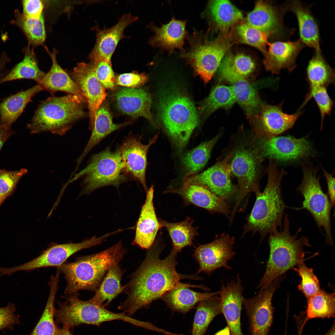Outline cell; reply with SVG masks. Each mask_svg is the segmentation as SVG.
<instances>
[{
    "label": "cell",
    "mask_w": 335,
    "mask_h": 335,
    "mask_svg": "<svg viewBox=\"0 0 335 335\" xmlns=\"http://www.w3.org/2000/svg\"><path fill=\"white\" fill-rule=\"evenodd\" d=\"M164 245L159 239L148 249L141 265L131 275L130 279L124 286L127 294L125 300L118 307L129 314L149 305L166 292L179 287L197 288L202 285L180 282L181 279H201L196 274L187 275L179 273L176 267L177 253L172 249L165 258H160Z\"/></svg>",
    "instance_id": "6da1fadb"
},
{
    "label": "cell",
    "mask_w": 335,
    "mask_h": 335,
    "mask_svg": "<svg viewBox=\"0 0 335 335\" xmlns=\"http://www.w3.org/2000/svg\"><path fill=\"white\" fill-rule=\"evenodd\" d=\"M126 252L119 241L104 251L79 257L74 262H65L58 267L66 282L65 294H77L81 290L96 291L108 270L118 264Z\"/></svg>",
    "instance_id": "7a4b0ae2"
},
{
    "label": "cell",
    "mask_w": 335,
    "mask_h": 335,
    "mask_svg": "<svg viewBox=\"0 0 335 335\" xmlns=\"http://www.w3.org/2000/svg\"><path fill=\"white\" fill-rule=\"evenodd\" d=\"M268 180L264 190L256 192V200L243 226V234L250 231L259 232L261 240L268 233L280 228L286 206L281 194V183L286 172L279 170L270 159L267 169Z\"/></svg>",
    "instance_id": "3957f363"
},
{
    "label": "cell",
    "mask_w": 335,
    "mask_h": 335,
    "mask_svg": "<svg viewBox=\"0 0 335 335\" xmlns=\"http://www.w3.org/2000/svg\"><path fill=\"white\" fill-rule=\"evenodd\" d=\"M287 214L285 215L283 229L270 233L268 242L270 253L265 272L257 288L270 284L289 270L303 262L306 252L304 248L311 247L308 238L302 236L297 239L300 228L294 235H291Z\"/></svg>",
    "instance_id": "277c9868"
},
{
    "label": "cell",
    "mask_w": 335,
    "mask_h": 335,
    "mask_svg": "<svg viewBox=\"0 0 335 335\" xmlns=\"http://www.w3.org/2000/svg\"><path fill=\"white\" fill-rule=\"evenodd\" d=\"M160 96L159 116L168 136L181 151L199 124L198 114L188 97L176 88H168Z\"/></svg>",
    "instance_id": "5b68a950"
},
{
    "label": "cell",
    "mask_w": 335,
    "mask_h": 335,
    "mask_svg": "<svg viewBox=\"0 0 335 335\" xmlns=\"http://www.w3.org/2000/svg\"><path fill=\"white\" fill-rule=\"evenodd\" d=\"M86 103L84 98L70 94L49 97L40 104L27 127L32 134L49 132L63 135L87 116Z\"/></svg>",
    "instance_id": "8992f818"
},
{
    "label": "cell",
    "mask_w": 335,
    "mask_h": 335,
    "mask_svg": "<svg viewBox=\"0 0 335 335\" xmlns=\"http://www.w3.org/2000/svg\"><path fill=\"white\" fill-rule=\"evenodd\" d=\"M227 32L221 33L215 39L209 40L200 32L187 34L189 50L181 52L180 57L193 67L195 72L206 83L218 69L223 57L232 43Z\"/></svg>",
    "instance_id": "52a82bcc"
},
{
    "label": "cell",
    "mask_w": 335,
    "mask_h": 335,
    "mask_svg": "<svg viewBox=\"0 0 335 335\" xmlns=\"http://www.w3.org/2000/svg\"><path fill=\"white\" fill-rule=\"evenodd\" d=\"M84 176L83 194L101 187L113 185L117 189L128 180L119 148L114 151L108 148L92 157L87 166L69 180L67 184Z\"/></svg>",
    "instance_id": "ba28073f"
},
{
    "label": "cell",
    "mask_w": 335,
    "mask_h": 335,
    "mask_svg": "<svg viewBox=\"0 0 335 335\" xmlns=\"http://www.w3.org/2000/svg\"><path fill=\"white\" fill-rule=\"evenodd\" d=\"M302 181L297 188L303 196L302 206L299 209H306L313 217L318 226L323 227L325 233V243L332 245L333 240L331 225L332 206L328 195L322 190L318 169L309 162L302 165Z\"/></svg>",
    "instance_id": "9c48e42d"
},
{
    "label": "cell",
    "mask_w": 335,
    "mask_h": 335,
    "mask_svg": "<svg viewBox=\"0 0 335 335\" xmlns=\"http://www.w3.org/2000/svg\"><path fill=\"white\" fill-rule=\"evenodd\" d=\"M285 275L279 276L268 286L261 288L254 297L244 298L243 305L248 318L250 335H269L273 318L272 297Z\"/></svg>",
    "instance_id": "30bf717a"
},
{
    "label": "cell",
    "mask_w": 335,
    "mask_h": 335,
    "mask_svg": "<svg viewBox=\"0 0 335 335\" xmlns=\"http://www.w3.org/2000/svg\"><path fill=\"white\" fill-rule=\"evenodd\" d=\"M111 235L108 233L100 237L93 236L90 239L77 243H68L53 245L47 249L37 257L20 266L4 268V275H11L20 271H29L36 269L61 265L71 256L84 249L90 248L102 243Z\"/></svg>",
    "instance_id": "8fae6325"
},
{
    "label": "cell",
    "mask_w": 335,
    "mask_h": 335,
    "mask_svg": "<svg viewBox=\"0 0 335 335\" xmlns=\"http://www.w3.org/2000/svg\"><path fill=\"white\" fill-rule=\"evenodd\" d=\"M286 12L282 6H276L260 0L256 2L253 10L249 12L246 23L267 34L276 41H288L294 29L286 27L284 16Z\"/></svg>",
    "instance_id": "7c38bea8"
},
{
    "label": "cell",
    "mask_w": 335,
    "mask_h": 335,
    "mask_svg": "<svg viewBox=\"0 0 335 335\" xmlns=\"http://www.w3.org/2000/svg\"><path fill=\"white\" fill-rule=\"evenodd\" d=\"M261 138L258 148L260 157L284 162L306 158L313 154L311 145L305 138L270 136Z\"/></svg>",
    "instance_id": "4fadbf2b"
},
{
    "label": "cell",
    "mask_w": 335,
    "mask_h": 335,
    "mask_svg": "<svg viewBox=\"0 0 335 335\" xmlns=\"http://www.w3.org/2000/svg\"><path fill=\"white\" fill-rule=\"evenodd\" d=\"M256 157V153L253 151L242 148L236 151L230 163L231 172L237 177L238 184L235 203L231 213V219L248 194L260 190L257 181Z\"/></svg>",
    "instance_id": "5bb4252c"
},
{
    "label": "cell",
    "mask_w": 335,
    "mask_h": 335,
    "mask_svg": "<svg viewBox=\"0 0 335 335\" xmlns=\"http://www.w3.org/2000/svg\"><path fill=\"white\" fill-rule=\"evenodd\" d=\"M234 238L224 233L216 235L212 242L201 245L195 250L193 256L198 262L197 272H203L210 275L215 270L224 267L227 270L232 268L227 264L235 254L233 250Z\"/></svg>",
    "instance_id": "9a60e30c"
},
{
    "label": "cell",
    "mask_w": 335,
    "mask_h": 335,
    "mask_svg": "<svg viewBox=\"0 0 335 335\" xmlns=\"http://www.w3.org/2000/svg\"><path fill=\"white\" fill-rule=\"evenodd\" d=\"M69 75L78 86L87 104L92 129L96 112L106 96L105 88L96 77L91 62L78 63Z\"/></svg>",
    "instance_id": "2e32d148"
},
{
    "label": "cell",
    "mask_w": 335,
    "mask_h": 335,
    "mask_svg": "<svg viewBox=\"0 0 335 335\" xmlns=\"http://www.w3.org/2000/svg\"><path fill=\"white\" fill-rule=\"evenodd\" d=\"M159 133L149 140L146 145L142 143L141 137H127L119 148L125 172L129 176L138 181L146 192L145 180L147 155L149 147L156 141Z\"/></svg>",
    "instance_id": "e0dca14e"
},
{
    "label": "cell",
    "mask_w": 335,
    "mask_h": 335,
    "mask_svg": "<svg viewBox=\"0 0 335 335\" xmlns=\"http://www.w3.org/2000/svg\"><path fill=\"white\" fill-rule=\"evenodd\" d=\"M283 103L273 105L261 103L259 113L250 118L259 136H276L283 133L293 127L302 114L300 110L293 114L284 113Z\"/></svg>",
    "instance_id": "ac0fdd59"
},
{
    "label": "cell",
    "mask_w": 335,
    "mask_h": 335,
    "mask_svg": "<svg viewBox=\"0 0 335 335\" xmlns=\"http://www.w3.org/2000/svg\"><path fill=\"white\" fill-rule=\"evenodd\" d=\"M233 154L228 155L201 173L185 176L183 180L202 184L208 188L218 196L226 200L237 191V187L232 184L231 179V163L229 162Z\"/></svg>",
    "instance_id": "d6986e66"
},
{
    "label": "cell",
    "mask_w": 335,
    "mask_h": 335,
    "mask_svg": "<svg viewBox=\"0 0 335 335\" xmlns=\"http://www.w3.org/2000/svg\"><path fill=\"white\" fill-rule=\"evenodd\" d=\"M164 193L179 195L185 205L193 204L211 212L219 213L229 217L230 211L226 200L202 184L183 181L181 186L168 189Z\"/></svg>",
    "instance_id": "ffe728a7"
},
{
    "label": "cell",
    "mask_w": 335,
    "mask_h": 335,
    "mask_svg": "<svg viewBox=\"0 0 335 335\" xmlns=\"http://www.w3.org/2000/svg\"><path fill=\"white\" fill-rule=\"evenodd\" d=\"M268 46L263 63L266 70L275 74L282 69L293 71L298 54L306 47L299 39L293 41H275L269 43Z\"/></svg>",
    "instance_id": "44dd1931"
},
{
    "label": "cell",
    "mask_w": 335,
    "mask_h": 335,
    "mask_svg": "<svg viewBox=\"0 0 335 335\" xmlns=\"http://www.w3.org/2000/svg\"><path fill=\"white\" fill-rule=\"evenodd\" d=\"M138 19L130 13L125 14L113 26L100 29L97 25L94 28L96 33L95 45L90 54L91 61L105 60L111 62L112 56L120 41L125 36L123 32L129 25Z\"/></svg>",
    "instance_id": "7402d4cb"
},
{
    "label": "cell",
    "mask_w": 335,
    "mask_h": 335,
    "mask_svg": "<svg viewBox=\"0 0 335 335\" xmlns=\"http://www.w3.org/2000/svg\"><path fill=\"white\" fill-rule=\"evenodd\" d=\"M226 286L222 284L220 291V301L223 314L231 335H243L241 329V311L244 297L239 275Z\"/></svg>",
    "instance_id": "603a6c76"
},
{
    "label": "cell",
    "mask_w": 335,
    "mask_h": 335,
    "mask_svg": "<svg viewBox=\"0 0 335 335\" xmlns=\"http://www.w3.org/2000/svg\"><path fill=\"white\" fill-rule=\"evenodd\" d=\"M154 191L153 185L146 191L145 202L141 207L136 222L133 242L134 244L147 249L154 243L158 232L161 228L154 205Z\"/></svg>",
    "instance_id": "cb8c5ba5"
},
{
    "label": "cell",
    "mask_w": 335,
    "mask_h": 335,
    "mask_svg": "<svg viewBox=\"0 0 335 335\" xmlns=\"http://www.w3.org/2000/svg\"><path fill=\"white\" fill-rule=\"evenodd\" d=\"M282 6L286 12L290 11L295 15L301 41L315 51H321L319 25L310 7L298 0L288 1Z\"/></svg>",
    "instance_id": "d4e9b609"
},
{
    "label": "cell",
    "mask_w": 335,
    "mask_h": 335,
    "mask_svg": "<svg viewBox=\"0 0 335 335\" xmlns=\"http://www.w3.org/2000/svg\"><path fill=\"white\" fill-rule=\"evenodd\" d=\"M115 98L117 107L123 113L133 118L143 117L156 126L150 111L151 98L145 90L123 88L117 92Z\"/></svg>",
    "instance_id": "484cf974"
},
{
    "label": "cell",
    "mask_w": 335,
    "mask_h": 335,
    "mask_svg": "<svg viewBox=\"0 0 335 335\" xmlns=\"http://www.w3.org/2000/svg\"><path fill=\"white\" fill-rule=\"evenodd\" d=\"M186 24V20H178L174 17L160 27L151 24L150 27L154 35L150 39V44L162 50L167 51L169 54L173 53L176 49L183 51L185 40L188 34Z\"/></svg>",
    "instance_id": "4316f807"
},
{
    "label": "cell",
    "mask_w": 335,
    "mask_h": 335,
    "mask_svg": "<svg viewBox=\"0 0 335 335\" xmlns=\"http://www.w3.org/2000/svg\"><path fill=\"white\" fill-rule=\"evenodd\" d=\"M45 48L51 57L52 65L49 71L37 84L51 95L62 91L84 98L76 83L58 63L56 58L57 51L55 48L51 52L47 47Z\"/></svg>",
    "instance_id": "83f0119b"
},
{
    "label": "cell",
    "mask_w": 335,
    "mask_h": 335,
    "mask_svg": "<svg viewBox=\"0 0 335 335\" xmlns=\"http://www.w3.org/2000/svg\"><path fill=\"white\" fill-rule=\"evenodd\" d=\"M109 105L103 102L96 112L91 136L84 150L77 161L75 170L89 152L106 136L115 131L131 123L127 122L122 123H114Z\"/></svg>",
    "instance_id": "f1b7e54d"
},
{
    "label": "cell",
    "mask_w": 335,
    "mask_h": 335,
    "mask_svg": "<svg viewBox=\"0 0 335 335\" xmlns=\"http://www.w3.org/2000/svg\"><path fill=\"white\" fill-rule=\"evenodd\" d=\"M228 52L218 69L220 77L231 84L246 79L255 69V63L253 59L243 53Z\"/></svg>",
    "instance_id": "f546056e"
},
{
    "label": "cell",
    "mask_w": 335,
    "mask_h": 335,
    "mask_svg": "<svg viewBox=\"0 0 335 335\" xmlns=\"http://www.w3.org/2000/svg\"><path fill=\"white\" fill-rule=\"evenodd\" d=\"M220 291L212 293H201L188 288L179 287L165 293L161 298L172 310L185 314L197 303L212 298L219 294Z\"/></svg>",
    "instance_id": "4dcf8cb0"
},
{
    "label": "cell",
    "mask_w": 335,
    "mask_h": 335,
    "mask_svg": "<svg viewBox=\"0 0 335 335\" xmlns=\"http://www.w3.org/2000/svg\"><path fill=\"white\" fill-rule=\"evenodd\" d=\"M42 90L37 84L3 99L0 103V123L11 126L21 115L32 97Z\"/></svg>",
    "instance_id": "1f68e13d"
},
{
    "label": "cell",
    "mask_w": 335,
    "mask_h": 335,
    "mask_svg": "<svg viewBox=\"0 0 335 335\" xmlns=\"http://www.w3.org/2000/svg\"><path fill=\"white\" fill-rule=\"evenodd\" d=\"M208 16L216 30L227 32L233 26L243 20L242 12L230 1H210L208 6Z\"/></svg>",
    "instance_id": "d6a6232c"
},
{
    "label": "cell",
    "mask_w": 335,
    "mask_h": 335,
    "mask_svg": "<svg viewBox=\"0 0 335 335\" xmlns=\"http://www.w3.org/2000/svg\"><path fill=\"white\" fill-rule=\"evenodd\" d=\"M123 274L118 264L111 266L90 300L105 307L108 305L119 294L124 291V286H122L121 283Z\"/></svg>",
    "instance_id": "836d02e7"
},
{
    "label": "cell",
    "mask_w": 335,
    "mask_h": 335,
    "mask_svg": "<svg viewBox=\"0 0 335 335\" xmlns=\"http://www.w3.org/2000/svg\"><path fill=\"white\" fill-rule=\"evenodd\" d=\"M161 228L164 227L172 240L174 251L177 253L185 247L193 246V241L198 235V227L192 226L194 220L187 217L183 221L175 223L168 222L159 219Z\"/></svg>",
    "instance_id": "e575fe53"
},
{
    "label": "cell",
    "mask_w": 335,
    "mask_h": 335,
    "mask_svg": "<svg viewBox=\"0 0 335 335\" xmlns=\"http://www.w3.org/2000/svg\"><path fill=\"white\" fill-rule=\"evenodd\" d=\"M30 45L24 50L25 56L22 60L16 65L0 80V84L16 80L28 79L34 80L39 83L45 74L39 68L34 50Z\"/></svg>",
    "instance_id": "d590c367"
},
{
    "label": "cell",
    "mask_w": 335,
    "mask_h": 335,
    "mask_svg": "<svg viewBox=\"0 0 335 335\" xmlns=\"http://www.w3.org/2000/svg\"><path fill=\"white\" fill-rule=\"evenodd\" d=\"M306 73L309 90L319 87H326L334 84V71L326 61L321 51H315L309 62Z\"/></svg>",
    "instance_id": "8d00e7d4"
},
{
    "label": "cell",
    "mask_w": 335,
    "mask_h": 335,
    "mask_svg": "<svg viewBox=\"0 0 335 335\" xmlns=\"http://www.w3.org/2000/svg\"><path fill=\"white\" fill-rule=\"evenodd\" d=\"M60 274L51 275L48 282L50 293L42 314L29 335H55L57 326L54 320V302L59 281Z\"/></svg>",
    "instance_id": "74e56055"
},
{
    "label": "cell",
    "mask_w": 335,
    "mask_h": 335,
    "mask_svg": "<svg viewBox=\"0 0 335 335\" xmlns=\"http://www.w3.org/2000/svg\"><path fill=\"white\" fill-rule=\"evenodd\" d=\"M236 102L250 118L258 114L261 103L253 85L246 79L238 81L231 86Z\"/></svg>",
    "instance_id": "f35d334b"
},
{
    "label": "cell",
    "mask_w": 335,
    "mask_h": 335,
    "mask_svg": "<svg viewBox=\"0 0 335 335\" xmlns=\"http://www.w3.org/2000/svg\"><path fill=\"white\" fill-rule=\"evenodd\" d=\"M221 313L219 297L215 296L199 302L194 318L192 335H204L213 319Z\"/></svg>",
    "instance_id": "ab89813d"
},
{
    "label": "cell",
    "mask_w": 335,
    "mask_h": 335,
    "mask_svg": "<svg viewBox=\"0 0 335 335\" xmlns=\"http://www.w3.org/2000/svg\"><path fill=\"white\" fill-rule=\"evenodd\" d=\"M220 136L218 134L211 140L201 144L183 157L181 163L186 171V176L196 174L207 162L211 151Z\"/></svg>",
    "instance_id": "60d3db41"
},
{
    "label": "cell",
    "mask_w": 335,
    "mask_h": 335,
    "mask_svg": "<svg viewBox=\"0 0 335 335\" xmlns=\"http://www.w3.org/2000/svg\"><path fill=\"white\" fill-rule=\"evenodd\" d=\"M236 102L231 86L217 85L202 102L200 113L208 116L220 108L227 109Z\"/></svg>",
    "instance_id": "b9f144b4"
},
{
    "label": "cell",
    "mask_w": 335,
    "mask_h": 335,
    "mask_svg": "<svg viewBox=\"0 0 335 335\" xmlns=\"http://www.w3.org/2000/svg\"><path fill=\"white\" fill-rule=\"evenodd\" d=\"M306 322L313 318H330L335 316V293H328L321 290L319 293L308 299L305 312Z\"/></svg>",
    "instance_id": "7bdbcfd3"
},
{
    "label": "cell",
    "mask_w": 335,
    "mask_h": 335,
    "mask_svg": "<svg viewBox=\"0 0 335 335\" xmlns=\"http://www.w3.org/2000/svg\"><path fill=\"white\" fill-rule=\"evenodd\" d=\"M15 12V18L13 22L24 33L29 45L37 46L42 44L46 38L43 15L39 18H34L27 17L18 10Z\"/></svg>",
    "instance_id": "ee69618b"
},
{
    "label": "cell",
    "mask_w": 335,
    "mask_h": 335,
    "mask_svg": "<svg viewBox=\"0 0 335 335\" xmlns=\"http://www.w3.org/2000/svg\"><path fill=\"white\" fill-rule=\"evenodd\" d=\"M236 33L239 41L255 47L264 54L267 51L269 35L246 23L238 25Z\"/></svg>",
    "instance_id": "f6af8a7d"
},
{
    "label": "cell",
    "mask_w": 335,
    "mask_h": 335,
    "mask_svg": "<svg viewBox=\"0 0 335 335\" xmlns=\"http://www.w3.org/2000/svg\"><path fill=\"white\" fill-rule=\"evenodd\" d=\"M293 269L301 278L300 283L297 286L298 289L308 299L321 290L319 280L312 268L307 267L303 262L298 265L297 268Z\"/></svg>",
    "instance_id": "bcb514c9"
},
{
    "label": "cell",
    "mask_w": 335,
    "mask_h": 335,
    "mask_svg": "<svg viewBox=\"0 0 335 335\" xmlns=\"http://www.w3.org/2000/svg\"><path fill=\"white\" fill-rule=\"evenodd\" d=\"M27 172L25 168L18 171L0 169V206L12 194L20 178Z\"/></svg>",
    "instance_id": "7dc6e473"
},
{
    "label": "cell",
    "mask_w": 335,
    "mask_h": 335,
    "mask_svg": "<svg viewBox=\"0 0 335 335\" xmlns=\"http://www.w3.org/2000/svg\"><path fill=\"white\" fill-rule=\"evenodd\" d=\"M312 98L314 99L319 109L321 118V127H322L325 117L331 112L333 101L329 96L326 87H319L309 91L302 107Z\"/></svg>",
    "instance_id": "c3c4849f"
},
{
    "label": "cell",
    "mask_w": 335,
    "mask_h": 335,
    "mask_svg": "<svg viewBox=\"0 0 335 335\" xmlns=\"http://www.w3.org/2000/svg\"><path fill=\"white\" fill-rule=\"evenodd\" d=\"M91 62L93 65L96 77L105 88L114 90L116 85L111 62L102 60Z\"/></svg>",
    "instance_id": "681fc988"
},
{
    "label": "cell",
    "mask_w": 335,
    "mask_h": 335,
    "mask_svg": "<svg viewBox=\"0 0 335 335\" xmlns=\"http://www.w3.org/2000/svg\"><path fill=\"white\" fill-rule=\"evenodd\" d=\"M147 76L144 73L132 72L120 74L115 78V83L130 88H136L143 85L147 81Z\"/></svg>",
    "instance_id": "f907efd6"
},
{
    "label": "cell",
    "mask_w": 335,
    "mask_h": 335,
    "mask_svg": "<svg viewBox=\"0 0 335 335\" xmlns=\"http://www.w3.org/2000/svg\"><path fill=\"white\" fill-rule=\"evenodd\" d=\"M15 305L8 302L4 307H0V330L7 328L12 330L13 327L20 323L19 317L16 315Z\"/></svg>",
    "instance_id": "816d5d0a"
},
{
    "label": "cell",
    "mask_w": 335,
    "mask_h": 335,
    "mask_svg": "<svg viewBox=\"0 0 335 335\" xmlns=\"http://www.w3.org/2000/svg\"><path fill=\"white\" fill-rule=\"evenodd\" d=\"M23 14L31 18H39L43 15L44 4L40 0H25L22 1Z\"/></svg>",
    "instance_id": "f5cc1de1"
},
{
    "label": "cell",
    "mask_w": 335,
    "mask_h": 335,
    "mask_svg": "<svg viewBox=\"0 0 335 335\" xmlns=\"http://www.w3.org/2000/svg\"><path fill=\"white\" fill-rule=\"evenodd\" d=\"M324 175L325 177L327 184L328 196L330 201L332 207L335 205V178L333 176V173L330 174L328 172L322 167Z\"/></svg>",
    "instance_id": "db71d44e"
},
{
    "label": "cell",
    "mask_w": 335,
    "mask_h": 335,
    "mask_svg": "<svg viewBox=\"0 0 335 335\" xmlns=\"http://www.w3.org/2000/svg\"><path fill=\"white\" fill-rule=\"evenodd\" d=\"M14 133L11 126L0 123V151L7 140Z\"/></svg>",
    "instance_id": "11a10c76"
},
{
    "label": "cell",
    "mask_w": 335,
    "mask_h": 335,
    "mask_svg": "<svg viewBox=\"0 0 335 335\" xmlns=\"http://www.w3.org/2000/svg\"><path fill=\"white\" fill-rule=\"evenodd\" d=\"M55 335H73L70 329L68 328L63 327L61 328H56Z\"/></svg>",
    "instance_id": "9f6ffc18"
},
{
    "label": "cell",
    "mask_w": 335,
    "mask_h": 335,
    "mask_svg": "<svg viewBox=\"0 0 335 335\" xmlns=\"http://www.w3.org/2000/svg\"><path fill=\"white\" fill-rule=\"evenodd\" d=\"M214 335H231L230 329L227 326L217 332Z\"/></svg>",
    "instance_id": "6f0895ef"
},
{
    "label": "cell",
    "mask_w": 335,
    "mask_h": 335,
    "mask_svg": "<svg viewBox=\"0 0 335 335\" xmlns=\"http://www.w3.org/2000/svg\"><path fill=\"white\" fill-rule=\"evenodd\" d=\"M6 59L3 58L0 60V80L3 75L2 74V71L5 67V65L7 62Z\"/></svg>",
    "instance_id": "680465c9"
},
{
    "label": "cell",
    "mask_w": 335,
    "mask_h": 335,
    "mask_svg": "<svg viewBox=\"0 0 335 335\" xmlns=\"http://www.w3.org/2000/svg\"><path fill=\"white\" fill-rule=\"evenodd\" d=\"M335 325L334 323L329 331L324 335H335Z\"/></svg>",
    "instance_id": "91938a15"
},
{
    "label": "cell",
    "mask_w": 335,
    "mask_h": 335,
    "mask_svg": "<svg viewBox=\"0 0 335 335\" xmlns=\"http://www.w3.org/2000/svg\"><path fill=\"white\" fill-rule=\"evenodd\" d=\"M298 334L297 335H302V330L301 329H298Z\"/></svg>",
    "instance_id": "94428289"
}]
</instances>
